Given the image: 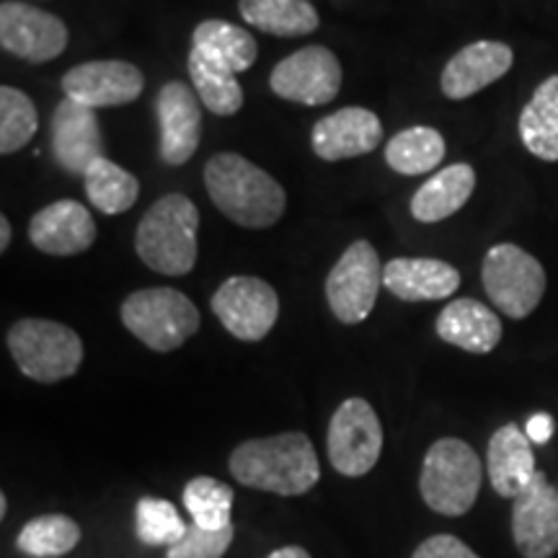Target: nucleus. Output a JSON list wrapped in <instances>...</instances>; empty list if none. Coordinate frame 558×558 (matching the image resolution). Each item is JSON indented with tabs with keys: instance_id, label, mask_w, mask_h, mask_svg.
I'll use <instances>...</instances> for the list:
<instances>
[{
	"instance_id": "1",
	"label": "nucleus",
	"mask_w": 558,
	"mask_h": 558,
	"mask_svg": "<svg viewBox=\"0 0 558 558\" xmlns=\"http://www.w3.org/2000/svg\"><path fill=\"white\" fill-rule=\"evenodd\" d=\"M230 473L235 481L259 492L298 497L318 484V456L308 435H284L248 439L230 452Z\"/></svg>"
},
{
	"instance_id": "2",
	"label": "nucleus",
	"mask_w": 558,
	"mask_h": 558,
	"mask_svg": "<svg viewBox=\"0 0 558 558\" xmlns=\"http://www.w3.org/2000/svg\"><path fill=\"white\" fill-rule=\"evenodd\" d=\"M205 186L213 205L241 228H271L288 207V194L279 181L239 153L209 158Z\"/></svg>"
},
{
	"instance_id": "3",
	"label": "nucleus",
	"mask_w": 558,
	"mask_h": 558,
	"mask_svg": "<svg viewBox=\"0 0 558 558\" xmlns=\"http://www.w3.org/2000/svg\"><path fill=\"white\" fill-rule=\"evenodd\" d=\"M197 205L186 194H166L153 202L135 233L137 256L166 277L190 275L197 264Z\"/></svg>"
},
{
	"instance_id": "4",
	"label": "nucleus",
	"mask_w": 558,
	"mask_h": 558,
	"mask_svg": "<svg viewBox=\"0 0 558 558\" xmlns=\"http://www.w3.org/2000/svg\"><path fill=\"white\" fill-rule=\"evenodd\" d=\"M484 465L476 450L458 437H442L427 450L418 492L432 512L460 518L476 505Z\"/></svg>"
},
{
	"instance_id": "5",
	"label": "nucleus",
	"mask_w": 558,
	"mask_h": 558,
	"mask_svg": "<svg viewBox=\"0 0 558 558\" xmlns=\"http://www.w3.org/2000/svg\"><path fill=\"white\" fill-rule=\"evenodd\" d=\"M122 324L153 352H171L199 331V311L184 292L145 288L122 303Z\"/></svg>"
},
{
	"instance_id": "6",
	"label": "nucleus",
	"mask_w": 558,
	"mask_h": 558,
	"mask_svg": "<svg viewBox=\"0 0 558 558\" xmlns=\"http://www.w3.org/2000/svg\"><path fill=\"white\" fill-rule=\"evenodd\" d=\"M9 349L21 373L37 383L73 378L83 362L81 337L58 320H19L9 331Z\"/></svg>"
},
{
	"instance_id": "7",
	"label": "nucleus",
	"mask_w": 558,
	"mask_h": 558,
	"mask_svg": "<svg viewBox=\"0 0 558 558\" xmlns=\"http://www.w3.org/2000/svg\"><path fill=\"white\" fill-rule=\"evenodd\" d=\"M481 279L488 300L509 318H527L546 295V269L514 243L488 248Z\"/></svg>"
},
{
	"instance_id": "8",
	"label": "nucleus",
	"mask_w": 558,
	"mask_h": 558,
	"mask_svg": "<svg viewBox=\"0 0 558 558\" xmlns=\"http://www.w3.org/2000/svg\"><path fill=\"white\" fill-rule=\"evenodd\" d=\"M383 264L373 243L354 241L333 269L326 277V298L331 313L341 324H362L375 308L380 284Z\"/></svg>"
},
{
	"instance_id": "9",
	"label": "nucleus",
	"mask_w": 558,
	"mask_h": 558,
	"mask_svg": "<svg viewBox=\"0 0 558 558\" xmlns=\"http://www.w3.org/2000/svg\"><path fill=\"white\" fill-rule=\"evenodd\" d=\"M329 460L341 476L360 478L375 469L383 452V427L365 399H347L329 424Z\"/></svg>"
},
{
	"instance_id": "10",
	"label": "nucleus",
	"mask_w": 558,
	"mask_h": 558,
	"mask_svg": "<svg viewBox=\"0 0 558 558\" xmlns=\"http://www.w3.org/2000/svg\"><path fill=\"white\" fill-rule=\"evenodd\" d=\"M213 311L235 339L262 341L275 329L279 298L259 277H230L213 295Z\"/></svg>"
},
{
	"instance_id": "11",
	"label": "nucleus",
	"mask_w": 558,
	"mask_h": 558,
	"mask_svg": "<svg viewBox=\"0 0 558 558\" xmlns=\"http://www.w3.org/2000/svg\"><path fill=\"white\" fill-rule=\"evenodd\" d=\"M269 86L279 99L324 107L337 99L341 88V65L329 47H303L271 70Z\"/></svg>"
},
{
	"instance_id": "12",
	"label": "nucleus",
	"mask_w": 558,
	"mask_h": 558,
	"mask_svg": "<svg viewBox=\"0 0 558 558\" xmlns=\"http://www.w3.org/2000/svg\"><path fill=\"white\" fill-rule=\"evenodd\" d=\"M512 538L525 558L558 554V492L546 473L535 471L533 481L514 497Z\"/></svg>"
},
{
	"instance_id": "13",
	"label": "nucleus",
	"mask_w": 558,
	"mask_h": 558,
	"mask_svg": "<svg viewBox=\"0 0 558 558\" xmlns=\"http://www.w3.org/2000/svg\"><path fill=\"white\" fill-rule=\"evenodd\" d=\"M145 88V75L132 62L90 60L70 68L62 75L65 99H73L88 109L124 107L140 99Z\"/></svg>"
},
{
	"instance_id": "14",
	"label": "nucleus",
	"mask_w": 558,
	"mask_h": 558,
	"mask_svg": "<svg viewBox=\"0 0 558 558\" xmlns=\"http://www.w3.org/2000/svg\"><path fill=\"white\" fill-rule=\"evenodd\" d=\"M0 45L21 60L47 62L65 52L68 26L54 13L11 0L0 5Z\"/></svg>"
},
{
	"instance_id": "15",
	"label": "nucleus",
	"mask_w": 558,
	"mask_h": 558,
	"mask_svg": "<svg viewBox=\"0 0 558 558\" xmlns=\"http://www.w3.org/2000/svg\"><path fill=\"white\" fill-rule=\"evenodd\" d=\"M50 148L62 171L86 177L90 166L104 158V137L96 109L62 99L50 122Z\"/></svg>"
},
{
	"instance_id": "16",
	"label": "nucleus",
	"mask_w": 558,
	"mask_h": 558,
	"mask_svg": "<svg viewBox=\"0 0 558 558\" xmlns=\"http://www.w3.org/2000/svg\"><path fill=\"white\" fill-rule=\"evenodd\" d=\"M199 96L181 81L158 90L156 114L160 124V160L166 166H184L199 148L202 109Z\"/></svg>"
},
{
	"instance_id": "17",
	"label": "nucleus",
	"mask_w": 558,
	"mask_h": 558,
	"mask_svg": "<svg viewBox=\"0 0 558 558\" xmlns=\"http://www.w3.org/2000/svg\"><path fill=\"white\" fill-rule=\"evenodd\" d=\"M29 239L41 254L75 256L94 246L96 222L86 205L75 199H60L34 215Z\"/></svg>"
},
{
	"instance_id": "18",
	"label": "nucleus",
	"mask_w": 558,
	"mask_h": 558,
	"mask_svg": "<svg viewBox=\"0 0 558 558\" xmlns=\"http://www.w3.org/2000/svg\"><path fill=\"white\" fill-rule=\"evenodd\" d=\"M383 124L369 109L347 107L320 117L313 128V153L320 160H347L367 156L380 145Z\"/></svg>"
},
{
	"instance_id": "19",
	"label": "nucleus",
	"mask_w": 558,
	"mask_h": 558,
	"mask_svg": "<svg viewBox=\"0 0 558 558\" xmlns=\"http://www.w3.org/2000/svg\"><path fill=\"white\" fill-rule=\"evenodd\" d=\"M512 62L514 52L505 41H473L458 54H452L442 70L439 86L452 101L469 99V96L505 78Z\"/></svg>"
},
{
	"instance_id": "20",
	"label": "nucleus",
	"mask_w": 558,
	"mask_h": 558,
	"mask_svg": "<svg viewBox=\"0 0 558 558\" xmlns=\"http://www.w3.org/2000/svg\"><path fill=\"white\" fill-rule=\"evenodd\" d=\"M383 284L403 303L448 300L460 288V271L442 259H390Z\"/></svg>"
},
{
	"instance_id": "21",
	"label": "nucleus",
	"mask_w": 558,
	"mask_h": 558,
	"mask_svg": "<svg viewBox=\"0 0 558 558\" xmlns=\"http://www.w3.org/2000/svg\"><path fill=\"white\" fill-rule=\"evenodd\" d=\"M437 337L471 354H488L501 341V320L478 300L460 298L437 316Z\"/></svg>"
},
{
	"instance_id": "22",
	"label": "nucleus",
	"mask_w": 558,
	"mask_h": 558,
	"mask_svg": "<svg viewBox=\"0 0 558 558\" xmlns=\"http://www.w3.org/2000/svg\"><path fill=\"white\" fill-rule=\"evenodd\" d=\"M486 469L494 492L505 499H514L533 481L535 456L530 437L518 424H505L488 439Z\"/></svg>"
},
{
	"instance_id": "23",
	"label": "nucleus",
	"mask_w": 558,
	"mask_h": 558,
	"mask_svg": "<svg viewBox=\"0 0 558 558\" xmlns=\"http://www.w3.org/2000/svg\"><path fill=\"white\" fill-rule=\"evenodd\" d=\"M476 190V171L469 163H452L418 186L411 199V215L418 222H439L456 215Z\"/></svg>"
},
{
	"instance_id": "24",
	"label": "nucleus",
	"mask_w": 558,
	"mask_h": 558,
	"mask_svg": "<svg viewBox=\"0 0 558 558\" xmlns=\"http://www.w3.org/2000/svg\"><path fill=\"white\" fill-rule=\"evenodd\" d=\"M520 137L535 158L548 163L558 160V75L543 81L525 104L520 114Z\"/></svg>"
},
{
	"instance_id": "25",
	"label": "nucleus",
	"mask_w": 558,
	"mask_h": 558,
	"mask_svg": "<svg viewBox=\"0 0 558 558\" xmlns=\"http://www.w3.org/2000/svg\"><path fill=\"white\" fill-rule=\"evenodd\" d=\"M190 78L199 101L218 117H233L243 107V88L235 73L207 52L192 47Z\"/></svg>"
},
{
	"instance_id": "26",
	"label": "nucleus",
	"mask_w": 558,
	"mask_h": 558,
	"mask_svg": "<svg viewBox=\"0 0 558 558\" xmlns=\"http://www.w3.org/2000/svg\"><path fill=\"white\" fill-rule=\"evenodd\" d=\"M246 24L275 37H305L318 29V11L308 0H241Z\"/></svg>"
},
{
	"instance_id": "27",
	"label": "nucleus",
	"mask_w": 558,
	"mask_h": 558,
	"mask_svg": "<svg viewBox=\"0 0 558 558\" xmlns=\"http://www.w3.org/2000/svg\"><path fill=\"white\" fill-rule=\"evenodd\" d=\"M192 45L197 47V50L207 52L209 58L222 62V65L233 70V73L248 70L256 62V54H259L256 39L251 37L246 29L220 19L202 21L192 34Z\"/></svg>"
},
{
	"instance_id": "28",
	"label": "nucleus",
	"mask_w": 558,
	"mask_h": 558,
	"mask_svg": "<svg viewBox=\"0 0 558 558\" xmlns=\"http://www.w3.org/2000/svg\"><path fill=\"white\" fill-rule=\"evenodd\" d=\"M445 158V137L435 128H409L390 137L386 163L403 177H424Z\"/></svg>"
},
{
	"instance_id": "29",
	"label": "nucleus",
	"mask_w": 558,
	"mask_h": 558,
	"mask_svg": "<svg viewBox=\"0 0 558 558\" xmlns=\"http://www.w3.org/2000/svg\"><path fill=\"white\" fill-rule=\"evenodd\" d=\"M83 181H86L90 205L104 215H122L137 202L140 181L109 158L96 160Z\"/></svg>"
},
{
	"instance_id": "30",
	"label": "nucleus",
	"mask_w": 558,
	"mask_h": 558,
	"mask_svg": "<svg viewBox=\"0 0 558 558\" xmlns=\"http://www.w3.org/2000/svg\"><path fill=\"white\" fill-rule=\"evenodd\" d=\"M81 543L78 522L68 514H41L21 527L16 546L34 558H60Z\"/></svg>"
},
{
	"instance_id": "31",
	"label": "nucleus",
	"mask_w": 558,
	"mask_h": 558,
	"mask_svg": "<svg viewBox=\"0 0 558 558\" xmlns=\"http://www.w3.org/2000/svg\"><path fill=\"white\" fill-rule=\"evenodd\" d=\"M184 507L202 530H226L233 525V488L218 478L197 476L184 486Z\"/></svg>"
},
{
	"instance_id": "32",
	"label": "nucleus",
	"mask_w": 558,
	"mask_h": 558,
	"mask_svg": "<svg viewBox=\"0 0 558 558\" xmlns=\"http://www.w3.org/2000/svg\"><path fill=\"white\" fill-rule=\"evenodd\" d=\"M37 130V107L29 96L11 86L0 88V153L11 156V153L26 148Z\"/></svg>"
},
{
	"instance_id": "33",
	"label": "nucleus",
	"mask_w": 558,
	"mask_h": 558,
	"mask_svg": "<svg viewBox=\"0 0 558 558\" xmlns=\"http://www.w3.org/2000/svg\"><path fill=\"white\" fill-rule=\"evenodd\" d=\"M135 530L140 543H145V546L171 548L184 538L190 527L184 525V520H181V514L171 501L143 497L135 509Z\"/></svg>"
},
{
	"instance_id": "34",
	"label": "nucleus",
	"mask_w": 558,
	"mask_h": 558,
	"mask_svg": "<svg viewBox=\"0 0 558 558\" xmlns=\"http://www.w3.org/2000/svg\"><path fill=\"white\" fill-rule=\"evenodd\" d=\"M233 525L226 530H202L192 522L184 538L169 548L166 558H222L230 548V543H233Z\"/></svg>"
},
{
	"instance_id": "35",
	"label": "nucleus",
	"mask_w": 558,
	"mask_h": 558,
	"mask_svg": "<svg viewBox=\"0 0 558 558\" xmlns=\"http://www.w3.org/2000/svg\"><path fill=\"white\" fill-rule=\"evenodd\" d=\"M411 558H481L456 535H432L414 550Z\"/></svg>"
},
{
	"instance_id": "36",
	"label": "nucleus",
	"mask_w": 558,
	"mask_h": 558,
	"mask_svg": "<svg viewBox=\"0 0 558 558\" xmlns=\"http://www.w3.org/2000/svg\"><path fill=\"white\" fill-rule=\"evenodd\" d=\"M525 435L530 437V442L546 445L554 437V418H550V414H533L527 418Z\"/></svg>"
},
{
	"instance_id": "37",
	"label": "nucleus",
	"mask_w": 558,
	"mask_h": 558,
	"mask_svg": "<svg viewBox=\"0 0 558 558\" xmlns=\"http://www.w3.org/2000/svg\"><path fill=\"white\" fill-rule=\"evenodd\" d=\"M267 558H311V554L300 546H284V548L275 550V554H269Z\"/></svg>"
},
{
	"instance_id": "38",
	"label": "nucleus",
	"mask_w": 558,
	"mask_h": 558,
	"mask_svg": "<svg viewBox=\"0 0 558 558\" xmlns=\"http://www.w3.org/2000/svg\"><path fill=\"white\" fill-rule=\"evenodd\" d=\"M11 220L5 218V215H0V251H5L9 248V243H11Z\"/></svg>"
},
{
	"instance_id": "39",
	"label": "nucleus",
	"mask_w": 558,
	"mask_h": 558,
	"mask_svg": "<svg viewBox=\"0 0 558 558\" xmlns=\"http://www.w3.org/2000/svg\"><path fill=\"white\" fill-rule=\"evenodd\" d=\"M5 512H9V497L0 494V518H5Z\"/></svg>"
}]
</instances>
